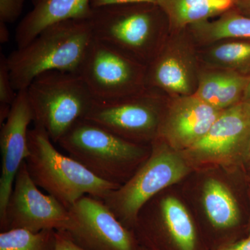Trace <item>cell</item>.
<instances>
[{"label": "cell", "instance_id": "obj_1", "mask_svg": "<svg viewBox=\"0 0 250 250\" xmlns=\"http://www.w3.org/2000/svg\"><path fill=\"white\" fill-rule=\"evenodd\" d=\"M177 184L210 250L249 231L250 183L241 168L192 170Z\"/></svg>", "mask_w": 250, "mask_h": 250}, {"label": "cell", "instance_id": "obj_31", "mask_svg": "<svg viewBox=\"0 0 250 250\" xmlns=\"http://www.w3.org/2000/svg\"><path fill=\"white\" fill-rule=\"evenodd\" d=\"M242 102L248 104L250 106V76H249V80H248V85H247L246 91H245L243 101Z\"/></svg>", "mask_w": 250, "mask_h": 250}, {"label": "cell", "instance_id": "obj_17", "mask_svg": "<svg viewBox=\"0 0 250 250\" xmlns=\"http://www.w3.org/2000/svg\"><path fill=\"white\" fill-rule=\"evenodd\" d=\"M91 0H31L33 9L18 24V48L27 45L46 28L70 20H88Z\"/></svg>", "mask_w": 250, "mask_h": 250}, {"label": "cell", "instance_id": "obj_28", "mask_svg": "<svg viewBox=\"0 0 250 250\" xmlns=\"http://www.w3.org/2000/svg\"><path fill=\"white\" fill-rule=\"evenodd\" d=\"M234 9L243 16L250 18V0H237Z\"/></svg>", "mask_w": 250, "mask_h": 250}, {"label": "cell", "instance_id": "obj_20", "mask_svg": "<svg viewBox=\"0 0 250 250\" xmlns=\"http://www.w3.org/2000/svg\"><path fill=\"white\" fill-rule=\"evenodd\" d=\"M194 39L201 44L232 40L250 41V18L231 9L213 21H207L190 26Z\"/></svg>", "mask_w": 250, "mask_h": 250}, {"label": "cell", "instance_id": "obj_30", "mask_svg": "<svg viewBox=\"0 0 250 250\" xmlns=\"http://www.w3.org/2000/svg\"><path fill=\"white\" fill-rule=\"evenodd\" d=\"M242 170L244 172L247 180L250 183V147L246 161H245L244 164H243V167H242Z\"/></svg>", "mask_w": 250, "mask_h": 250}, {"label": "cell", "instance_id": "obj_25", "mask_svg": "<svg viewBox=\"0 0 250 250\" xmlns=\"http://www.w3.org/2000/svg\"><path fill=\"white\" fill-rule=\"evenodd\" d=\"M54 250H86L77 244L65 231L56 232V246Z\"/></svg>", "mask_w": 250, "mask_h": 250}, {"label": "cell", "instance_id": "obj_13", "mask_svg": "<svg viewBox=\"0 0 250 250\" xmlns=\"http://www.w3.org/2000/svg\"><path fill=\"white\" fill-rule=\"evenodd\" d=\"M70 223L65 231L86 250H139L134 231L116 218L103 200L85 195L68 208Z\"/></svg>", "mask_w": 250, "mask_h": 250}, {"label": "cell", "instance_id": "obj_5", "mask_svg": "<svg viewBox=\"0 0 250 250\" xmlns=\"http://www.w3.org/2000/svg\"><path fill=\"white\" fill-rule=\"evenodd\" d=\"M27 89L34 124L55 143L86 118L97 101L81 75L70 72H44Z\"/></svg>", "mask_w": 250, "mask_h": 250}, {"label": "cell", "instance_id": "obj_14", "mask_svg": "<svg viewBox=\"0 0 250 250\" xmlns=\"http://www.w3.org/2000/svg\"><path fill=\"white\" fill-rule=\"evenodd\" d=\"M221 112L194 94L173 97L166 102L156 138L184 152L207 134Z\"/></svg>", "mask_w": 250, "mask_h": 250}, {"label": "cell", "instance_id": "obj_10", "mask_svg": "<svg viewBox=\"0 0 250 250\" xmlns=\"http://www.w3.org/2000/svg\"><path fill=\"white\" fill-rule=\"evenodd\" d=\"M146 70L134 59L95 39L80 75L97 101H111L141 93L146 84Z\"/></svg>", "mask_w": 250, "mask_h": 250}, {"label": "cell", "instance_id": "obj_18", "mask_svg": "<svg viewBox=\"0 0 250 250\" xmlns=\"http://www.w3.org/2000/svg\"><path fill=\"white\" fill-rule=\"evenodd\" d=\"M249 76L238 72L210 68L198 75L194 95L219 111L243 101Z\"/></svg>", "mask_w": 250, "mask_h": 250}, {"label": "cell", "instance_id": "obj_22", "mask_svg": "<svg viewBox=\"0 0 250 250\" xmlns=\"http://www.w3.org/2000/svg\"><path fill=\"white\" fill-rule=\"evenodd\" d=\"M56 232L53 229L32 231L13 229L0 233V250H54Z\"/></svg>", "mask_w": 250, "mask_h": 250}, {"label": "cell", "instance_id": "obj_3", "mask_svg": "<svg viewBox=\"0 0 250 250\" xmlns=\"http://www.w3.org/2000/svg\"><path fill=\"white\" fill-rule=\"evenodd\" d=\"M58 143L95 177L119 187L134 175L152 152V145L129 142L85 119L74 125Z\"/></svg>", "mask_w": 250, "mask_h": 250}, {"label": "cell", "instance_id": "obj_8", "mask_svg": "<svg viewBox=\"0 0 250 250\" xmlns=\"http://www.w3.org/2000/svg\"><path fill=\"white\" fill-rule=\"evenodd\" d=\"M149 4H117L93 9L89 19L95 40L131 58H155V14ZM155 5V4H154Z\"/></svg>", "mask_w": 250, "mask_h": 250}, {"label": "cell", "instance_id": "obj_33", "mask_svg": "<svg viewBox=\"0 0 250 250\" xmlns=\"http://www.w3.org/2000/svg\"><path fill=\"white\" fill-rule=\"evenodd\" d=\"M249 192H250V183L249 184Z\"/></svg>", "mask_w": 250, "mask_h": 250}, {"label": "cell", "instance_id": "obj_16", "mask_svg": "<svg viewBox=\"0 0 250 250\" xmlns=\"http://www.w3.org/2000/svg\"><path fill=\"white\" fill-rule=\"evenodd\" d=\"M197 82L193 54L182 41L161 47L146 70V85L161 88L173 97L192 95Z\"/></svg>", "mask_w": 250, "mask_h": 250}, {"label": "cell", "instance_id": "obj_24", "mask_svg": "<svg viewBox=\"0 0 250 250\" xmlns=\"http://www.w3.org/2000/svg\"><path fill=\"white\" fill-rule=\"evenodd\" d=\"M25 0H0V22L11 24L22 14Z\"/></svg>", "mask_w": 250, "mask_h": 250}, {"label": "cell", "instance_id": "obj_6", "mask_svg": "<svg viewBox=\"0 0 250 250\" xmlns=\"http://www.w3.org/2000/svg\"><path fill=\"white\" fill-rule=\"evenodd\" d=\"M133 231L148 250H210L178 184L145 204Z\"/></svg>", "mask_w": 250, "mask_h": 250}, {"label": "cell", "instance_id": "obj_12", "mask_svg": "<svg viewBox=\"0 0 250 250\" xmlns=\"http://www.w3.org/2000/svg\"><path fill=\"white\" fill-rule=\"evenodd\" d=\"M70 223L68 208L55 197L39 190L24 161L15 178L4 217L0 220L1 231L13 229L66 231Z\"/></svg>", "mask_w": 250, "mask_h": 250}, {"label": "cell", "instance_id": "obj_26", "mask_svg": "<svg viewBox=\"0 0 250 250\" xmlns=\"http://www.w3.org/2000/svg\"><path fill=\"white\" fill-rule=\"evenodd\" d=\"M157 0H91L93 9L117 4H149L156 5Z\"/></svg>", "mask_w": 250, "mask_h": 250}, {"label": "cell", "instance_id": "obj_7", "mask_svg": "<svg viewBox=\"0 0 250 250\" xmlns=\"http://www.w3.org/2000/svg\"><path fill=\"white\" fill-rule=\"evenodd\" d=\"M182 152L156 138L152 152L134 175L103 201L130 230L145 204L167 188L179 184L192 171Z\"/></svg>", "mask_w": 250, "mask_h": 250}, {"label": "cell", "instance_id": "obj_19", "mask_svg": "<svg viewBox=\"0 0 250 250\" xmlns=\"http://www.w3.org/2000/svg\"><path fill=\"white\" fill-rule=\"evenodd\" d=\"M237 0H157L171 30L180 31L235 9Z\"/></svg>", "mask_w": 250, "mask_h": 250}, {"label": "cell", "instance_id": "obj_21", "mask_svg": "<svg viewBox=\"0 0 250 250\" xmlns=\"http://www.w3.org/2000/svg\"><path fill=\"white\" fill-rule=\"evenodd\" d=\"M205 61L210 68L230 70L250 76V41L215 42L206 52Z\"/></svg>", "mask_w": 250, "mask_h": 250}, {"label": "cell", "instance_id": "obj_27", "mask_svg": "<svg viewBox=\"0 0 250 250\" xmlns=\"http://www.w3.org/2000/svg\"><path fill=\"white\" fill-rule=\"evenodd\" d=\"M214 250H250V226L246 236L232 243L219 247Z\"/></svg>", "mask_w": 250, "mask_h": 250}, {"label": "cell", "instance_id": "obj_29", "mask_svg": "<svg viewBox=\"0 0 250 250\" xmlns=\"http://www.w3.org/2000/svg\"><path fill=\"white\" fill-rule=\"evenodd\" d=\"M6 23L0 22V42L5 44L9 41L10 33Z\"/></svg>", "mask_w": 250, "mask_h": 250}, {"label": "cell", "instance_id": "obj_23", "mask_svg": "<svg viewBox=\"0 0 250 250\" xmlns=\"http://www.w3.org/2000/svg\"><path fill=\"white\" fill-rule=\"evenodd\" d=\"M17 96L11 82L7 63V57L1 52L0 55V125L7 118L11 106Z\"/></svg>", "mask_w": 250, "mask_h": 250}, {"label": "cell", "instance_id": "obj_32", "mask_svg": "<svg viewBox=\"0 0 250 250\" xmlns=\"http://www.w3.org/2000/svg\"><path fill=\"white\" fill-rule=\"evenodd\" d=\"M139 250H148L146 249V248H143V247L140 246H139Z\"/></svg>", "mask_w": 250, "mask_h": 250}, {"label": "cell", "instance_id": "obj_4", "mask_svg": "<svg viewBox=\"0 0 250 250\" xmlns=\"http://www.w3.org/2000/svg\"><path fill=\"white\" fill-rule=\"evenodd\" d=\"M28 141L29 154L25 162L31 178L66 208L85 195L103 200L119 188L95 177L76 160L57 150L42 126L35 125L29 129Z\"/></svg>", "mask_w": 250, "mask_h": 250}, {"label": "cell", "instance_id": "obj_2", "mask_svg": "<svg viewBox=\"0 0 250 250\" xmlns=\"http://www.w3.org/2000/svg\"><path fill=\"white\" fill-rule=\"evenodd\" d=\"M94 40L88 20H70L46 28L27 45L8 56L14 90L27 88L34 79L46 72L80 75Z\"/></svg>", "mask_w": 250, "mask_h": 250}, {"label": "cell", "instance_id": "obj_9", "mask_svg": "<svg viewBox=\"0 0 250 250\" xmlns=\"http://www.w3.org/2000/svg\"><path fill=\"white\" fill-rule=\"evenodd\" d=\"M250 147V106L237 104L222 111L207 134L182 152L192 170L241 168Z\"/></svg>", "mask_w": 250, "mask_h": 250}, {"label": "cell", "instance_id": "obj_11", "mask_svg": "<svg viewBox=\"0 0 250 250\" xmlns=\"http://www.w3.org/2000/svg\"><path fill=\"white\" fill-rule=\"evenodd\" d=\"M166 104L154 95L141 93L96 101L85 119L129 142L150 146L157 137Z\"/></svg>", "mask_w": 250, "mask_h": 250}, {"label": "cell", "instance_id": "obj_15", "mask_svg": "<svg viewBox=\"0 0 250 250\" xmlns=\"http://www.w3.org/2000/svg\"><path fill=\"white\" fill-rule=\"evenodd\" d=\"M31 122L34 114L25 88L17 92L7 118L1 125L0 220L4 217L16 174L29 154L28 127Z\"/></svg>", "mask_w": 250, "mask_h": 250}]
</instances>
